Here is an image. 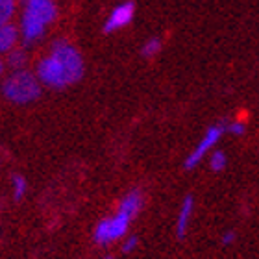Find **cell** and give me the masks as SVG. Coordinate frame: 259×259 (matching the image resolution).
<instances>
[{
    "label": "cell",
    "instance_id": "obj_1",
    "mask_svg": "<svg viewBox=\"0 0 259 259\" xmlns=\"http://www.w3.org/2000/svg\"><path fill=\"white\" fill-rule=\"evenodd\" d=\"M83 76V60L80 52L67 41H58L45 60L37 63V78L52 89H63Z\"/></svg>",
    "mask_w": 259,
    "mask_h": 259
},
{
    "label": "cell",
    "instance_id": "obj_2",
    "mask_svg": "<svg viewBox=\"0 0 259 259\" xmlns=\"http://www.w3.org/2000/svg\"><path fill=\"white\" fill-rule=\"evenodd\" d=\"M58 15L52 0H24V15L21 21V32L24 43L32 45L43 37L45 30Z\"/></svg>",
    "mask_w": 259,
    "mask_h": 259
},
{
    "label": "cell",
    "instance_id": "obj_3",
    "mask_svg": "<svg viewBox=\"0 0 259 259\" xmlns=\"http://www.w3.org/2000/svg\"><path fill=\"white\" fill-rule=\"evenodd\" d=\"M2 93L8 100L15 104L33 102L41 97V81L37 76H33L28 70H17L10 78H6Z\"/></svg>",
    "mask_w": 259,
    "mask_h": 259
},
{
    "label": "cell",
    "instance_id": "obj_4",
    "mask_svg": "<svg viewBox=\"0 0 259 259\" xmlns=\"http://www.w3.org/2000/svg\"><path fill=\"white\" fill-rule=\"evenodd\" d=\"M134 221L132 217H128L126 213L117 209L113 217H108V219H104L97 224L95 228V241L98 244H111L115 241H119L122 239L128 233V228H130V222Z\"/></svg>",
    "mask_w": 259,
    "mask_h": 259
},
{
    "label": "cell",
    "instance_id": "obj_5",
    "mask_svg": "<svg viewBox=\"0 0 259 259\" xmlns=\"http://www.w3.org/2000/svg\"><path fill=\"white\" fill-rule=\"evenodd\" d=\"M224 132H228V124H213L209 128L205 130L204 137L200 139V143L194 146V150L191 152L187 159L184 161V168L185 170H191L198 165L202 159H204L211 150H213V146L221 141V137L224 135Z\"/></svg>",
    "mask_w": 259,
    "mask_h": 259
},
{
    "label": "cell",
    "instance_id": "obj_6",
    "mask_svg": "<svg viewBox=\"0 0 259 259\" xmlns=\"http://www.w3.org/2000/svg\"><path fill=\"white\" fill-rule=\"evenodd\" d=\"M134 15H135L134 2H122V4H119L111 13H109L108 21L104 24V32L111 33V32L120 30V28L128 26L130 22L134 21Z\"/></svg>",
    "mask_w": 259,
    "mask_h": 259
},
{
    "label": "cell",
    "instance_id": "obj_7",
    "mask_svg": "<svg viewBox=\"0 0 259 259\" xmlns=\"http://www.w3.org/2000/svg\"><path fill=\"white\" fill-rule=\"evenodd\" d=\"M193 211H194V198L191 194H187L184 198V202H182V205H180L178 219H176V235H178L180 239H184L187 230H189Z\"/></svg>",
    "mask_w": 259,
    "mask_h": 259
},
{
    "label": "cell",
    "instance_id": "obj_8",
    "mask_svg": "<svg viewBox=\"0 0 259 259\" xmlns=\"http://www.w3.org/2000/svg\"><path fill=\"white\" fill-rule=\"evenodd\" d=\"M141 207H143V194L137 189L130 191L119 204V211L126 213V215L132 217V219H135V215L141 211Z\"/></svg>",
    "mask_w": 259,
    "mask_h": 259
},
{
    "label": "cell",
    "instance_id": "obj_9",
    "mask_svg": "<svg viewBox=\"0 0 259 259\" xmlns=\"http://www.w3.org/2000/svg\"><path fill=\"white\" fill-rule=\"evenodd\" d=\"M17 37H19V32L13 24H6V26L0 28V54L11 52L15 49Z\"/></svg>",
    "mask_w": 259,
    "mask_h": 259
},
{
    "label": "cell",
    "instance_id": "obj_10",
    "mask_svg": "<svg viewBox=\"0 0 259 259\" xmlns=\"http://www.w3.org/2000/svg\"><path fill=\"white\" fill-rule=\"evenodd\" d=\"M13 13H15V0H0V28L10 24Z\"/></svg>",
    "mask_w": 259,
    "mask_h": 259
},
{
    "label": "cell",
    "instance_id": "obj_11",
    "mask_svg": "<svg viewBox=\"0 0 259 259\" xmlns=\"http://www.w3.org/2000/svg\"><path fill=\"white\" fill-rule=\"evenodd\" d=\"M228 165V159H226V154L222 150H215L211 154L209 157V168L213 172H222Z\"/></svg>",
    "mask_w": 259,
    "mask_h": 259
},
{
    "label": "cell",
    "instance_id": "obj_12",
    "mask_svg": "<svg viewBox=\"0 0 259 259\" xmlns=\"http://www.w3.org/2000/svg\"><path fill=\"white\" fill-rule=\"evenodd\" d=\"M159 50H161V39H159V37H150L145 45H143L141 54L145 56V58H154V56L159 54Z\"/></svg>",
    "mask_w": 259,
    "mask_h": 259
},
{
    "label": "cell",
    "instance_id": "obj_13",
    "mask_svg": "<svg viewBox=\"0 0 259 259\" xmlns=\"http://www.w3.org/2000/svg\"><path fill=\"white\" fill-rule=\"evenodd\" d=\"M8 65H10L13 70H24V65H26V56L22 50H11L10 56H8Z\"/></svg>",
    "mask_w": 259,
    "mask_h": 259
},
{
    "label": "cell",
    "instance_id": "obj_14",
    "mask_svg": "<svg viewBox=\"0 0 259 259\" xmlns=\"http://www.w3.org/2000/svg\"><path fill=\"white\" fill-rule=\"evenodd\" d=\"M11 182H13V196H15V200H21L22 196H24V193H26V189H28L26 180L22 178V176H19V174H15Z\"/></svg>",
    "mask_w": 259,
    "mask_h": 259
},
{
    "label": "cell",
    "instance_id": "obj_15",
    "mask_svg": "<svg viewBox=\"0 0 259 259\" xmlns=\"http://www.w3.org/2000/svg\"><path fill=\"white\" fill-rule=\"evenodd\" d=\"M244 122L243 120H235V122H230L228 124V134H232V135H243L244 134Z\"/></svg>",
    "mask_w": 259,
    "mask_h": 259
},
{
    "label": "cell",
    "instance_id": "obj_16",
    "mask_svg": "<svg viewBox=\"0 0 259 259\" xmlns=\"http://www.w3.org/2000/svg\"><path fill=\"white\" fill-rule=\"evenodd\" d=\"M137 244H139V239L135 237V235H130V237L126 239L124 243H122V252H124V254H130V252H134V250L137 248Z\"/></svg>",
    "mask_w": 259,
    "mask_h": 259
},
{
    "label": "cell",
    "instance_id": "obj_17",
    "mask_svg": "<svg viewBox=\"0 0 259 259\" xmlns=\"http://www.w3.org/2000/svg\"><path fill=\"white\" fill-rule=\"evenodd\" d=\"M235 241V232H224L222 233V244H232Z\"/></svg>",
    "mask_w": 259,
    "mask_h": 259
},
{
    "label": "cell",
    "instance_id": "obj_18",
    "mask_svg": "<svg viewBox=\"0 0 259 259\" xmlns=\"http://www.w3.org/2000/svg\"><path fill=\"white\" fill-rule=\"evenodd\" d=\"M102 259H113V257H111V255H108V257H102Z\"/></svg>",
    "mask_w": 259,
    "mask_h": 259
},
{
    "label": "cell",
    "instance_id": "obj_19",
    "mask_svg": "<svg viewBox=\"0 0 259 259\" xmlns=\"http://www.w3.org/2000/svg\"><path fill=\"white\" fill-rule=\"evenodd\" d=\"M0 72H2V61H0Z\"/></svg>",
    "mask_w": 259,
    "mask_h": 259
}]
</instances>
